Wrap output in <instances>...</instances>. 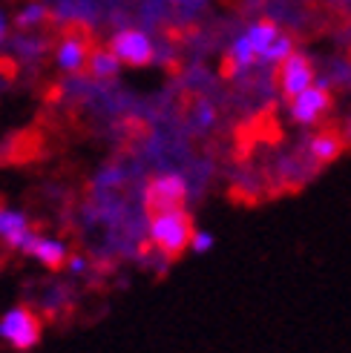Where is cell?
<instances>
[{
  "label": "cell",
  "mask_w": 351,
  "mask_h": 353,
  "mask_svg": "<svg viewBox=\"0 0 351 353\" xmlns=\"http://www.w3.org/2000/svg\"><path fill=\"white\" fill-rule=\"evenodd\" d=\"M193 221L184 210H173V213L150 216V244L159 250L167 261H176L184 250H190L193 239Z\"/></svg>",
  "instance_id": "1"
},
{
  "label": "cell",
  "mask_w": 351,
  "mask_h": 353,
  "mask_svg": "<svg viewBox=\"0 0 351 353\" xmlns=\"http://www.w3.org/2000/svg\"><path fill=\"white\" fill-rule=\"evenodd\" d=\"M44 322L41 316L26 305H15L0 313V342L12 350H32L41 342Z\"/></svg>",
  "instance_id": "2"
},
{
  "label": "cell",
  "mask_w": 351,
  "mask_h": 353,
  "mask_svg": "<svg viewBox=\"0 0 351 353\" xmlns=\"http://www.w3.org/2000/svg\"><path fill=\"white\" fill-rule=\"evenodd\" d=\"M90 55H93V41H90V34H86L84 29H78V26L66 29L55 41V46H52V61H55L58 72H64V75L86 72Z\"/></svg>",
  "instance_id": "3"
},
{
  "label": "cell",
  "mask_w": 351,
  "mask_h": 353,
  "mask_svg": "<svg viewBox=\"0 0 351 353\" xmlns=\"http://www.w3.org/2000/svg\"><path fill=\"white\" fill-rule=\"evenodd\" d=\"M187 201V184L182 175L176 172H162L155 179L147 181L144 190V207L150 216H159V213H173V210H184Z\"/></svg>",
  "instance_id": "4"
},
{
  "label": "cell",
  "mask_w": 351,
  "mask_h": 353,
  "mask_svg": "<svg viewBox=\"0 0 351 353\" xmlns=\"http://www.w3.org/2000/svg\"><path fill=\"white\" fill-rule=\"evenodd\" d=\"M107 46L121 61V66H130V69H144L155 61V46L150 41V34L142 29H118Z\"/></svg>",
  "instance_id": "5"
},
{
  "label": "cell",
  "mask_w": 351,
  "mask_h": 353,
  "mask_svg": "<svg viewBox=\"0 0 351 353\" xmlns=\"http://www.w3.org/2000/svg\"><path fill=\"white\" fill-rule=\"evenodd\" d=\"M314 83V66L311 61L303 55V52H291V55L276 66V86H279V95L283 98H296L303 90Z\"/></svg>",
  "instance_id": "6"
},
{
  "label": "cell",
  "mask_w": 351,
  "mask_h": 353,
  "mask_svg": "<svg viewBox=\"0 0 351 353\" xmlns=\"http://www.w3.org/2000/svg\"><path fill=\"white\" fill-rule=\"evenodd\" d=\"M328 110H331V92H328L325 83H317V81H314L308 90H303L296 98H291V118L296 123H303V127L317 123Z\"/></svg>",
  "instance_id": "7"
},
{
  "label": "cell",
  "mask_w": 351,
  "mask_h": 353,
  "mask_svg": "<svg viewBox=\"0 0 351 353\" xmlns=\"http://www.w3.org/2000/svg\"><path fill=\"white\" fill-rule=\"evenodd\" d=\"M23 256H29L32 261H38L41 268H46V270H61V268H66V261H69V247L58 236L35 230L32 239L26 241V247H23Z\"/></svg>",
  "instance_id": "8"
},
{
  "label": "cell",
  "mask_w": 351,
  "mask_h": 353,
  "mask_svg": "<svg viewBox=\"0 0 351 353\" xmlns=\"http://www.w3.org/2000/svg\"><path fill=\"white\" fill-rule=\"evenodd\" d=\"M32 233H35V227L21 207L0 204V244H3L6 250L23 253V247L32 239Z\"/></svg>",
  "instance_id": "9"
},
{
  "label": "cell",
  "mask_w": 351,
  "mask_h": 353,
  "mask_svg": "<svg viewBox=\"0 0 351 353\" xmlns=\"http://www.w3.org/2000/svg\"><path fill=\"white\" fill-rule=\"evenodd\" d=\"M46 52H49V43L41 32H15L6 55H9L12 69H21L26 63H38Z\"/></svg>",
  "instance_id": "10"
},
{
  "label": "cell",
  "mask_w": 351,
  "mask_h": 353,
  "mask_svg": "<svg viewBox=\"0 0 351 353\" xmlns=\"http://www.w3.org/2000/svg\"><path fill=\"white\" fill-rule=\"evenodd\" d=\"M15 32H41L49 23V6L41 0H23L12 12Z\"/></svg>",
  "instance_id": "11"
},
{
  "label": "cell",
  "mask_w": 351,
  "mask_h": 353,
  "mask_svg": "<svg viewBox=\"0 0 351 353\" xmlns=\"http://www.w3.org/2000/svg\"><path fill=\"white\" fill-rule=\"evenodd\" d=\"M343 150H345V138H343L340 132H334V130H325V132H320V135H314V138H311V147H308L311 158H314L317 164L337 161V158L343 155Z\"/></svg>",
  "instance_id": "12"
},
{
  "label": "cell",
  "mask_w": 351,
  "mask_h": 353,
  "mask_svg": "<svg viewBox=\"0 0 351 353\" xmlns=\"http://www.w3.org/2000/svg\"><path fill=\"white\" fill-rule=\"evenodd\" d=\"M86 72H90V78H95V81H113L121 72V61L113 55L110 46L93 49L90 63H86Z\"/></svg>",
  "instance_id": "13"
},
{
  "label": "cell",
  "mask_w": 351,
  "mask_h": 353,
  "mask_svg": "<svg viewBox=\"0 0 351 353\" xmlns=\"http://www.w3.org/2000/svg\"><path fill=\"white\" fill-rule=\"evenodd\" d=\"M248 41H251V46H254V52H256V58L265 52L276 38H279V29H276V23L274 21H256L248 32Z\"/></svg>",
  "instance_id": "14"
},
{
  "label": "cell",
  "mask_w": 351,
  "mask_h": 353,
  "mask_svg": "<svg viewBox=\"0 0 351 353\" xmlns=\"http://www.w3.org/2000/svg\"><path fill=\"white\" fill-rule=\"evenodd\" d=\"M291 52H294V41L288 38V34H279V38L265 49V52H262V55H259V61L256 63H268V66H279V63H283L288 55H291Z\"/></svg>",
  "instance_id": "15"
},
{
  "label": "cell",
  "mask_w": 351,
  "mask_h": 353,
  "mask_svg": "<svg viewBox=\"0 0 351 353\" xmlns=\"http://www.w3.org/2000/svg\"><path fill=\"white\" fill-rule=\"evenodd\" d=\"M231 61H234L239 69H248V66H254V63L259 61L256 52H254V46H251V41H248V34H242V38L234 41V46H231Z\"/></svg>",
  "instance_id": "16"
},
{
  "label": "cell",
  "mask_w": 351,
  "mask_h": 353,
  "mask_svg": "<svg viewBox=\"0 0 351 353\" xmlns=\"http://www.w3.org/2000/svg\"><path fill=\"white\" fill-rule=\"evenodd\" d=\"M15 34V23H12V12H6L3 6H0V58L6 55L9 49V41Z\"/></svg>",
  "instance_id": "17"
},
{
  "label": "cell",
  "mask_w": 351,
  "mask_h": 353,
  "mask_svg": "<svg viewBox=\"0 0 351 353\" xmlns=\"http://www.w3.org/2000/svg\"><path fill=\"white\" fill-rule=\"evenodd\" d=\"M214 244H216V239L210 236L207 230H196V233H193V239H190V250L202 256V253H207Z\"/></svg>",
  "instance_id": "18"
},
{
  "label": "cell",
  "mask_w": 351,
  "mask_h": 353,
  "mask_svg": "<svg viewBox=\"0 0 351 353\" xmlns=\"http://www.w3.org/2000/svg\"><path fill=\"white\" fill-rule=\"evenodd\" d=\"M12 78H15L12 63H0V95H3L9 86H12Z\"/></svg>",
  "instance_id": "19"
},
{
  "label": "cell",
  "mask_w": 351,
  "mask_h": 353,
  "mask_svg": "<svg viewBox=\"0 0 351 353\" xmlns=\"http://www.w3.org/2000/svg\"><path fill=\"white\" fill-rule=\"evenodd\" d=\"M210 121H214V110H210V107H202V123H205V127H207V123Z\"/></svg>",
  "instance_id": "20"
},
{
  "label": "cell",
  "mask_w": 351,
  "mask_h": 353,
  "mask_svg": "<svg viewBox=\"0 0 351 353\" xmlns=\"http://www.w3.org/2000/svg\"><path fill=\"white\" fill-rule=\"evenodd\" d=\"M348 135H351V130H348Z\"/></svg>",
  "instance_id": "21"
}]
</instances>
